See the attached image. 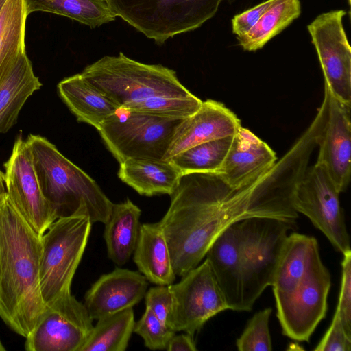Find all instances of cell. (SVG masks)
I'll return each mask as SVG.
<instances>
[{
	"label": "cell",
	"instance_id": "1",
	"mask_svg": "<svg viewBox=\"0 0 351 351\" xmlns=\"http://www.w3.org/2000/svg\"><path fill=\"white\" fill-rule=\"evenodd\" d=\"M301 180L298 166L285 156L239 188L230 187L215 173L182 175L159 221L175 274L181 277L196 267L215 239L234 223L251 217L296 221L293 197Z\"/></svg>",
	"mask_w": 351,
	"mask_h": 351
},
{
	"label": "cell",
	"instance_id": "42",
	"mask_svg": "<svg viewBox=\"0 0 351 351\" xmlns=\"http://www.w3.org/2000/svg\"><path fill=\"white\" fill-rule=\"evenodd\" d=\"M349 5H350V0H348Z\"/></svg>",
	"mask_w": 351,
	"mask_h": 351
},
{
	"label": "cell",
	"instance_id": "37",
	"mask_svg": "<svg viewBox=\"0 0 351 351\" xmlns=\"http://www.w3.org/2000/svg\"><path fill=\"white\" fill-rule=\"evenodd\" d=\"M275 0H266L239 14L232 19V32L237 36L247 33Z\"/></svg>",
	"mask_w": 351,
	"mask_h": 351
},
{
	"label": "cell",
	"instance_id": "7",
	"mask_svg": "<svg viewBox=\"0 0 351 351\" xmlns=\"http://www.w3.org/2000/svg\"><path fill=\"white\" fill-rule=\"evenodd\" d=\"M84 215L56 219L41 236L39 278L46 306L71 293V282L91 231Z\"/></svg>",
	"mask_w": 351,
	"mask_h": 351
},
{
	"label": "cell",
	"instance_id": "39",
	"mask_svg": "<svg viewBox=\"0 0 351 351\" xmlns=\"http://www.w3.org/2000/svg\"><path fill=\"white\" fill-rule=\"evenodd\" d=\"M4 184V173L0 170V195L6 192Z\"/></svg>",
	"mask_w": 351,
	"mask_h": 351
},
{
	"label": "cell",
	"instance_id": "23",
	"mask_svg": "<svg viewBox=\"0 0 351 351\" xmlns=\"http://www.w3.org/2000/svg\"><path fill=\"white\" fill-rule=\"evenodd\" d=\"M118 176L140 195L150 197L171 195L182 173L169 161L130 158L120 163Z\"/></svg>",
	"mask_w": 351,
	"mask_h": 351
},
{
	"label": "cell",
	"instance_id": "32",
	"mask_svg": "<svg viewBox=\"0 0 351 351\" xmlns=\"http://www.w3.org/2000/svg\"><path fill=\"white\" fill-rule=\"evenodd\" d=\"M271 312V308H266L252 316L236 341L238 350L270 351L272 350L269 327Z\"/></svg>",
	"mask_w": 351,
	"mask_h": 351
},
{
	"label": "cell",
	"instance_id": "13",
	"mask_svg": "<svg viewBox=\"0 0 351 351\" xmlns=\"http://www.w3.org/2000/svg\"><path fill=\"white\" fill-rule=\"evenodd\" d=\"M346 12L336 10L317 16L307 27L326 85L341 101L351 104V49L343 26Z\"/></svg>",
	"mask_w": 351,
	"mask_h": 351
},
{
	"label": "cell",
	"instance_id": "15",
	"mask_svg": "<svg viewBox=\"0 0 351 351\" xmlns=\"http://www.w3.org/2000/svg\"><path fill=\"white\" fill-rule=\"evenodd\" d=\"M327 119L318 141L316 163L322 166L340 193L347 189L351 176V104L336 98L324 85Z\"/></svg>",
	"mask_w": 351,
	"mask_h": 351
},
{
	"label": "cell",
	"instance_id": "41",
	"mask_svg": "<svg viewBox=\"0 0 351 351\" xmlns=\"http://www.w3.org/2000/svg\"><path fill=\"white\" fill-rule=\"evenodd\" d=\"M5 348L3 346V343H1V340H0V351H5Z\"/></svg>",
	"mask_w": 351,
	"mask_h": 351
},
{
	"label": "cell",
	"instance_id": "22",
	"mask_svg": "<svg viewBox=\"0 0 351 351\" xmlns=\"http://www.w3.org/2000/svg\"><path fill=\"white\" fill-rule=\"evenodd\" d=\"M133 254L134 263L148 281L157 285L173 283L176 275L159 221L141 224Z\"/></svg>",
	"mask_w": 351,
	"mask_h": 351
},
{
	"label": "cell",
	"instance_id": "28",
	"mask_svg": "<svg viewBox=\"0 0 351 351\" xmlns=\"http://www.w3.org/2000/svg\"><path fill=\"white\" fill-rule=\"evenodd\" d=\"M27 14L45 12L68 17L91 28L113 21L106 0H25Z\"/></svg>",
	"mask_w": 351,
	"mask_h": 351
},
{
	"label": "cell",
	"instance_id": "11",
	"mask_svg": "<svg viewBox=\"0 0 351 351\" xmlns=\"http://www.w3.org/2000/svg\"><path fill=\"white\" fill-rule=\"evenodd\" d=\"M84 303L71 293L46 306L25 337L27 351H80L93 328Z\"/></svg>",
	"mask_w": 351,
	"mask_h": 351
},
{
	"label": "cell",
	"instance_id": "29",
	"mask_svg": "<svg viewBox=\"0 0 351 351\" xmlns=\"http://www.w3.org/2000/svg\"><path fill=\"white\" fill-rule=\"evenodd\" d=\"M134 324L133 308L102 317L97 319L80 351H124Z\"/></svg>",
	"mask_w": 351,
	"mask_h": 351
},
{
	"label": "cell",
	"instance_id": "2",
	"mask_svg": "<svg viewBox=\"0 0 351 351\" xmlns=\"http://www.w3.org/2000/svg\"><path fill=\"white\" fill-rule=\"evenodd\" d=\"M41 236L0 195V317L26 337L46 308L40 291Z\"/></svg>",
	"mask_w": 351,
	"mask_h": 351
},
{
	"label": "cell",
	"instance_id": "14",
	"mask_svg": "<svg viewBox=\"0 0 351 351\" xmlns=\"http://www.w3.org/2000/svg\"><path fill=\"white\" fill-rule=\"evenodd\" d=\"M6 193L12 204L33 230L42 236L56 217L40 189L30 149L20 134L3 165Z\"/></svg>",
	"mask_w": 351,
	"mask_h": 351
},
{
	"label": "cell",
	"instance_id": "8",
	"mask_svg": "<svg viewBox=\"0 0 351 351\" xmlns=\"http://www.w3.org/2000/svg\"><path fill=\"white\" fill-rule=\"evenodd\" d=\"M183 120L119 108L98 131L119 163L130 158L164 160L176 129Z\"/></svg>",
	"mask_w": 351,
	"mask_h": 351
},
{
	"label": "cell",
	"instance_id": "5",
	"mask_svg": "<svg viewBox=\"0 0 351 351\" xmlns=\"http://www.w3.org/2000/svg\"><path fill=\"white\" fill-rule=\"evenodd\" d=\"M243 268V311H249L271 286L288 237L296 221L251 217L238 222Z\"/></svg>",
	"mask_w": 351,
	"mask_h": 351
},
{
	"label": "cell",
	"instance_id": "33",
	"mask_svg": "<svg viewBox=\"0 0 351 351\" xmlns=\"http://www.w3.org/2000/svg\"><path fill=\"white\" fill-rule=\"evenodd\" d=\"M134 332L141 337L145 347L152 350H166L176 334L147 308L140 319L135 322Z\"/></svg>",
	"mask_w": 351,
	"mask_h": 351
},
{
	"label": "cell",
	"instance_id": "18",
	"mask_svg": "<svg viewBox=\"0 0 351 351\" xmlns=\"http://www.w3.org/2000/svg\"><path fill=\"white\" fill-rule=\"evenodd\" d=\"M237 117L222 103L202 101L200 108L176 129L164 160L196 145L233 136L241 126Z\"/></svg>",
	"mask_w": 351,
	"mask_h": 351
},
{
	"label": "cell",
	"instance_id": "24",
	"mask_svg": "<svg viewBox=\"0 0 351 351\" xmlns=\"http://www.w3.org/2000/svg\"><path fill=\"white\" fill-rule=\"evenodd\" d=\"M41 86L26 53H21L0 83V133L16 123L24 104Z\"/></svg>",
	"mask_w": 351,
	"mask_h": 351
},
{
	"label": "cell",
	"instance_id": "20",
	"mask_svg": "<svg viewBox=\"0 0 351 351\" xmlns=\"http://www.w3.org/2000/svg\"><path fill=\"white\" fill-rule=\"evenodd\" d=\"M321 261L315 237L298 232L288 235L271 285L276 302L291 293Z\"/></svg>",
	"mask_w": 351,
	"mask_h": 351
},
{
	"label": "cell",
	"instance_id": "30",
	"mask_svg": "<svg viewBox=\"0 0 351 351\" xmlns=\"http://www.w3.org/2000/svg\"><path fill=\"white\" fill-rule=\"evenodd\" d=\"M232 136L204 142L174 156L171 162L182 173H215L221 167Z\"/></svg>",
	"mask_w": 351,
	"mask_h": 351
},
{
	"label": "cell",
	"instance_id": "31",
	"mask_svg": "<svg viewBox=\"0 0 351 351\" xmlns=\"http://www.w3.org/2000/svg\"><path fill=\"white\" fill-rule=\"evenodd\" d=\"M202 101L192 95L189 97H153L128 104L121 109L128 111L169 118L184 119L193 115Z\"/></svg>",
	"mask_w": 351,
	"mask_h": 351
},
{
	"label": "cell",
	"instance_id": "12",
	"mask_svg": "<svg viewBox=\"0 0 351 351\" xmlns=\"http://www.w3.org/2000/svg\"><path fill=\"white\" fill-rule=\"evenodd\" d=\"M330 275L319 261L293 291L276 302V315L284 335L297 341H309L328 308Z\"/></svg>",
	"mask_w": 351,
	"mask_h": 351
},
{
	"label": "cell",
	"instance_id": "38",
	"mask_svg": "<svg viewBox=\"0 0 351 351\" xmlns=\"http://www.w3.org/2000/svg\"><path fill=\"white\" fill-rule=\"evenodd\" d=\"M193 336L189 334L174 335L166 348L167 351H195L197 350Z\"/></svg>",
	"mask_w": 351,
	"mask_h": 351
},
{
	"label": "cell",
	"instance_id": "4",
	"mask_svg": "<svg viewBox=\"0 0 351 351\" xmlns=\"http://www.w3.org/2000/svg\"><path fill=\"white\" fill-rule=\"evenodd\" d=\"M81 74L119 108L153 97L193 95L180 82L174 70L136 61L121 52L104 56L85 67Z\"/></svg>",
	"mask_w": 351,
	"mask_h": 351
},
{
	"label": "cell",
	"instance_id": "40",
	"mask_svg": "<svg viewBox=\"0 0 351 351\" xmlns=\"http://www.w3.org/2000/svg\"><path fill=\"white\" fill-rule=\"evenodd\" d=\"M8 0H0V13Z\"/></svg>",
	"mask_w": 351,
	"mask_h": 351
},
{
	"label": "cell",
	"instance_id": "21",
	"mask_svg": "<svg viewBox=\"0 0 351 351\" xmlns=\"http://www.w3.org/2000/svg\"><path fill=\"white\" fill-rule=\"evenodd\" d=\"M57 89L60 98L77 120L89 124L97 130L119 109L81 73L64 78L58 83Z\"/></svg>",
	"mask_w": 351,
	"mask_h": 351
},
{
	"label": "cell",
	"instance_id": "25",
	"mask_svg": "<svg viewBox=\"0 0 351 351\" xmlns=\"http://www.w3.org/2000/svg\"><path fill=\"white\" fill-rule=\"evenodd\" d=\"M141 209L130 199L114 204L104 223V239L108 258L117 265H125L134 252L140 228Z\"/></svg>",
	"mask_w": 351,
	"mask_h": 351
},
{
	"label": "cell",
	"instance_id": "3",
	"mask_svg": "<svg viewBox=\"0 0 351 351\" xmlns=\"http://www.w3.org/2000/svg\"><path fill=\"white\" fill-rule=\"evenodd\" d=\"M26 142L40 189L56 219L84 215L92 223H105L113 203L97 182L46 138L29 134Z\"/></svg>",
	"mask_w": 351,
	"mask_h": 351
},
{
	"label": "cell",
	"instance_id": "26",
	"mask_svg": "<svg viewBox=\"0 0 351 351\" xmlns=\"http://www.w3.org/2000/svg\"><path fill=\"white\" fill-rule=\"evenodd\" d=\"M27 16L25 0H8L0 13V83L25 52Z\"/></svg>",
	"mask_w": 351,
	"mask_h": 351
},
{
	"label": "cell",
	"instance_id": "6",
	"mask_svg": "<svg viewBox=\"0 0 351 351\" xmlns=\"http://www.w3.org/2000/svg\"><path fill=\"white\" fill-rule=\"evenodd\" d=\"M112 12L158 45L193 31L215 16L223 1L106 0Z\"/></svg>",
	"mask_w": 351,
	"mask_h": 351
},
{
	"label": "cell",
	"instance_id": "36",
	"mask_svg": "<svg viewBox=\"0 0 351 351\" xmlns=\"http://www.w3.org/2000/svg\"><path fill=\"white\" fill-rule=\"evenodd\" d=\"M314 350L316 351H350L351 337L346 333L337 313H335L330 326Z\"/></svg>",
	"mask_w": 351,
	"mask_h": 351
},
{
	"label": "cell",
	"instance_id": "16",
	"mask_svg": "<svg viewBox=\"0 0 351 351\" xmlns=\"http://www.w3.org/2000/svg\"><path fill=\"white\" fill-rule=\"evenodd\" d=\"M147 280L140 272L116 268L101 275L86 291L84 306L93 319L133 308L145 296Z\"/></svg>",
	"mask_w": 351,
	"mask_h": 351
},
{
	"label": "cell",
	"instance_id": "34",
	"mask_svg": "<svg viewBox=\"0 0 351 351\" xmlns=\"http://www.w3.org/2000/svg\"><path fill=\"white\" fill-rule=\"evenodd\" d=\"M343 256L341 287L335 313L339 316L346 333L351 337V251Z\"/></svg>",
	"mask_w": 351,
	"mask_h": 351
},
{
	"label": "cell",
	"instance_id": "27",
	"mask_svg": "<svg viewBox=\"0 0 351 351\" xmlns=\"http://www.w3.org/2000/svg\"><path fill=\"white\" fill-rule=\"evenodd\" d=\"M300 13V0H275L247 33L237 36L239 45L247 51L263 48Z\"/></svg>",
	"mask_w": 351,
	"mask_h": 351
},
{
	"label": "cell",
	"instance_id": "17",
	"mask_svg": "<svg viewBox=\"0 0 351 351\" xmlns=\"http://www.w3.org/2000/svg\"><path fill=\"white\" fill-rule=\"evenodd\" d=\"M276 161V154L270 147L241 125L215 173L230 187L239 188L266 172Z\"/></svg>",
	"mask_w": 351,
	"mask_h": 351
},
{
	"label": "cell",
	"instance_id": "10",
	"mask_svg": "<svg viewBox=\"0 0 351 351\" xmlns=\"http://www.w3.org/2000/svg\"><path fill=\"white\" fill-rule=\"evenodd\" d=\"M169 287L173 308L168 326L176 332L194 336L208 320L228 309L206 259Z\"/></svg>",
	"mask_w": 351,
	"mask_h": 351
},
{
	"label": "cell",
	"instance_id": "19",
	"mask_svg": "<svg viewBox=\"0 0 351 351\" xmlns=\"http://www.w3.org/2000/svg\"><path fill=\"white\" fill-rule=\"evenodd\" d=\"M238 222L219 234L205 257L228 309L243 311V268Z\"/></svg>",
	"mask_w": 351,
	"mask_h": 351
},
{
	"label": "cell",
	"instance_id": "9",
	"mask_svg": "<svg viewBox=\"0 0 351 351\" xmlns=\"http://www.w3.org/2000/svg\"><path fill=\"white\" fill-rule=\"evenodd\" d=\"M326 169L315 163L308 169L293 197L298 213L306 216L342 254L351 251L339 195Z\"/></svg>",
	"mask_w": 351,
	"mask_h": 351
},
{
	"label": "cell",
	"instance_id": "35",
	"mask_svg": "<svg viewBox=\"0 0 351 351\" xmlns=\"http://www.w3.org/2000/svg\"><path fill=\"white\" fill-rule=\"evenodd\" d=\"M144 298L145 308L168 326L173 308V298L169 285H156L146 291Z\"/></svg>",
	"mask_w": 351,
	"mask_h": 351
}]
</instances>
